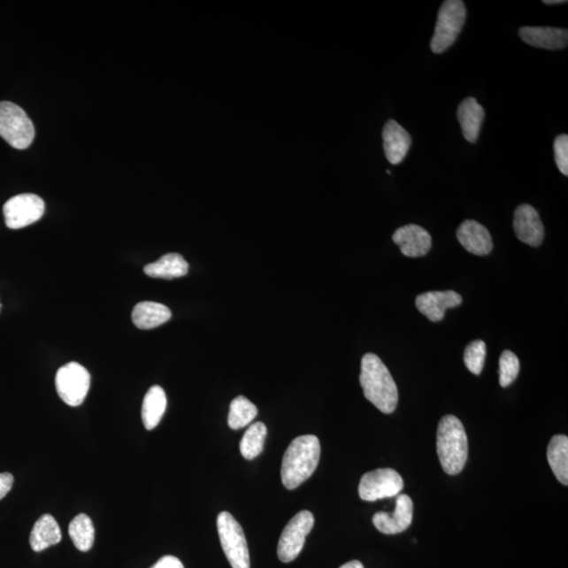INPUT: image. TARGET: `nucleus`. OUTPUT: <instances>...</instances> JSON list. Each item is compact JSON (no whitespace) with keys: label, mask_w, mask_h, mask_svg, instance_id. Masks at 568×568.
Listing matches in <instances>:
<instances>
[{"label":"nucleus","mask_w":568,"mask_h":568,"mask_svg":"<svg viewBox=\"0 0 568 568\" xmlns=\"http://www.w3.org/2000/svg\"><path fill=\"white\" fill-rule=\"evenodd\" d=\"M0 309H2V304H0Z\"/></svg>","instance_id":"34"},{"label":"nucleus","mask_w":568,"mask_h":568,"mask_svg":"<svg viewBox=\"0 0 568 568\" xmlns=\"http://www.w3.org/2000/svg\"><path fill=\"white\" fill-rule=\"evenodd\" d=\"M151 568H185L181 561L174 556H165L156 562Z\"/></svg>","instance_id":"31"},{"label":"nucleus","mask_w":568,"mask_h":568,"mask_svg":"<svg viewBox=\"0 0 568 568\" xmlns=\"http://www.w3.org/2000/svg\"><path fill=\"white\" fill-rule=\"evenodd\" d=\"M487 357V344L482 341L472 342L464 352V364L473 375H480Z\"/></svg>","instance_id":"28"},{"label":"nucleus","mask_w":568,"mask_h":568,"mask_svg":"<svg viewBox=\"0 0 568 568\" xmlns=\"http://www.w3.org/2000/svg\"><path fill=\"white\" fill-rule=\"evenodd\" d=\"M14 477L12 473H0V500L4 499L13 487Z\"/></svg>","instance_id":"30"},{"label":"nucleus","mask_w":568,"mask_h":568,"mask_svg":"<svg viewBox=\"0 0 568 568\" xmlns=\"http://www.w3.org/2000/svg\"><path fill=\"white\" fill-rule=\"evenodd\" d=\"M484 116L486 112L475 98H466L460 104L457 117H458L462 134L467 142L472 143L477 142Z\"/></svg>","instance_id":"18"},{"label":"nucleus","mask_w":568,"mask_h":568,"mask_svg":"<svg viewBox=\"0 0 568 568\" xmlns=\"http://www.w3.org/2000/svg\"><path fill=\"white\" fill-rule=\"evenodd\" d=\"M523 42L534 48L562 50L567 47L568 31L549 27H523L519 30Z\"/></svg>","instance_id":"17"},{"label":"nucleus","mask_w":568,"mask_h":568,"mask_svg":"<svg viewBox=\"0 0 568 568\" xmlns=\"http://www.w3.org/2000/svg\"><path fill=\"white\" fill-rule=\"evenodd\" d=\"M222 549L233 568H250L249 553L246 536L241 525L228 511L217 517Z\"/></svg>","instance_id":"6"},{"label":"nucleus","mask_w":568,"mask_h":568,"mask_svg":"<svg viewBox=\"0 0 568 568\" xmlns=\"http://www.w3.org/2000/svg\"><path fill=\"white\" fill-rule=\"evenodd\" d=\"M555 161L559 171L568 176V136L562 134L555 139L554 142Z\"/></svg>","instance_id":"29"},{"label":"nucleus","mask_w":568,"mask_h":568,"mask_svg":"<svg viewBox=\"0 0 568 568\" xmlns=\"http://www.w3.org/2000/svg\"><path fill=\"white\" fill-rule=\"evenodd\" d=\"M69 534L77 549L90 550L95 540V528L91 518L86 514L76 516L70 523Z\"/></svg>","instance_id":"24"},{"label":"nucleus","mask_w":568,"mask_h":568,"mask_svg":"<svg viewBox=\"0 0 568 568\" xmlns=\"http://www.w3.org/2000/svg\"><path fill=\"white\" fill-rule=\"evenodd\" d=\"M339 568H365V566L362 565L360 561L353 560V561L348 562V564H345Z\"/></svg>","instance_id":"32"},{"label":"nucleus","mask_w":568,"mask_h":568,"mask_svg":"<svg viewBox=\"0 0 568 568\" xmlns=\"http://www.w3.org/2000/svg\"><path fill=\"white\" fill-rule=\"evenodd\" d=\"M43 200L35 194H20L10 198L4 205L5 225L12 230L26 227L42 219Z\"/></svg>","instance_id":"10"},{"label":"nucleus","mask_w":568,"mask_h":568,"mask_svg":"<svg viewBox=\"0 0 568 568\" xmlns=\"http://www.w3.org/2000/svg\"><path fill=\"white\" fill-rule=\"evenodd\" d=\"M166 404L168 400L163 388L154 386L149 389L142 410L143 426L148 431L154 430L159 425L165 413Z\"/></svg>","instance_id":"21"},{"label":"nucleus","mask_w":568,"mask_h":568,"mask_svg":"<svg viewBox=\"0 0 568 568\" xmlns=\"http://www.w3.org/2000/svg\"><path fill=\"white\" fill-rule=\"evenodd\" d=\"M315 523L314 516L309 510L299 511L284 527L278 543V556L283 564L297 558L303 549L306 536Z\"/></svg>","instance_id":"8"},{"label":"nucleus","mask_w":568,"mask_h":568,"mask_svg":"<svg viewBox=\"0 0 568 568\" xmlns=\"http://www.w3.org/2000/svg\"><path fill=\"white\" fill-rule=\"evenodd\" d=\"M360 384L365 396L384 414H392L398 404L396 382L386 365L375 354H365L361 360Z\"/></svg>","instance_id":"1"},{"label":"nucleus","mask_w":568,"mask_h":568,"mask_svg":"<svg viewBox=\"0 0 568 568\" xmlns=\"http://www.w3.org/2000/svg\"><path fill=\"white\" fill-rule=\"evenodd\" d=\"M393 242L406 257L426 256L432 249V237L426 228L417 225L401 226L394 233Z\"/></svg>","instance_id":"13"},{"label":"nucleus","mask_w":568,"mask_h":568,"mask_svg":"<svg viewBox=\"0 0 568 568\" xmlns=\"http://www.w3.org/2000/svg\"><path fill=\"white\" fill-rule=\"evenodd\" d=\"M267 428L263 422H256L250 426L241 441L242 455L247 460H253L263 453Z\"/></svg>","instance_id":"25"},{"label":"nucleus","mask_w":568,"mask_h":568,"mask_svg":"<svg viewBox=\"0 0 568 568\" xmlns=\"http://www.w3.org/2000/svg\"><path fill=\"white\" fill-rule=\"evenodd\" d=\"M461 246L467 252L477 256H486L492 252L493 241L487 228L475 220H465L457 230Z\"/></svg>","instance_id":"15"},{"label":"nucleus","mask_w":568,"mask_h":568,"mask_svg":"<svg viewBox=\"0 0 568 568\" xmlns=\"http://www.w3.org/2000/svg\"><path fill=\"white\" fill-rule=\"evenodd\" d=\"M257 415L258 410L256 405L246 397L239 396L232 401L227 419L228 426L232 430H241L250 425Z\"/></svg>","instance_id":"26"},{"label":"nucleus","mask_w":568,"mask_h":568,"mask_svg":"<svg viewBox=\"0 0 568 568\" xmlns=\"http://www.w3.org/2000/svg\"><path fill=\"white\" fill-rule=\"evenodd\" d=\"M404 487L403 477L392 469H379L365 473L359 484V495L362 500L374 501L392 498Z\"/></svg>","instance_id":"9"},{"label":"nucleus","mask_w":568,"mask_h":568,"mask_svg":"<svg viewBox=\"0 0 568 568\" xmlns=\"http://www.w3.org/2000/svg\"><path fill=\"white\" fill-rule=\"evenodd\" d=\"M499 382L503 388H508L514 382L519 375L520 361L518 359L517 355L506 349L501 355L499 361Z\"/></svg>","instance_id":"27"},{"label":"nucleus","mask_w":568,"mask_h":568,"mask_svg":"<svg viewBox=\"0 0 568 568\" xmlns=\"http://www.w3.org/2000/svg\"><path fill=\"white\" fill-rule=\"evenodd\" d=\"M462 303V297L455 291H432L419 295L416 306L421 314L432 322L444 319L445 311Z\"/></svg>","instance_id":"14"},{"label":"nucleus","mask_w":568,"mask_h":568,"mask_svg":"<svg viewBox=\"0 0 568 568\" xmlns=\"http://www.w3.org/2000/svg\"><path fill=\"white\" fill-rule=\"evenodd\" d=\"M172 313L168 306L153 302H142L133 310L132 320L141 330H152L171 319Z\"/></svg>","instance_id":"19"},{"label":"nucleus","mask_w":568,"mask_h":568,"mask_svg":"<svg viewBox=\"0 0 568 568\" xmlns=\"http://www.w3.org/2000/svg\"><path fill=\"white\" fill-rule=\"evenodd\" d=\"M437 453L448 475H457L464 469L469 457V441L464 425L453 415L444 416L437 430Z\"/></svg>","instance_id":"3"},{"label":"nucleus","mask_w":568,"mask_h":568,"mask_svg":"<svg viewBox=\"0 0 568 568\" xmlns=\"http://www.w3.org/2000/svg\"><path fill=\"white\" fill-rule=\"evenodd\" d=\"M91 376L86 367L77 362L61 366L55 378L61 400L70 406H80L90 389Z\"/></svg>","instance_id":"7"},{"label":"nucleus","mask_w":568,"mask_h":568,"mask_svg":"<svg viewBox=\"0 0 568 568\" xmlns=\"http://www.w3.org/2000/svg\"><path fill=\"white\" fill-rule=\"evenodd\" d=\"M143 271L150 277L174 280L188 274V264L181 255L170 253L163 256L156 263L144 266Z\"/></svg>","instance_id":"22"},{"label":"nucleus","mask_w":568,"mask_h":568,"mask_svg":"<svg viewBox=\"0 0 568 568\" xmlns=\"http://www.w3.org/2000/svg\"><path fill=\"white\" fill-rule=\"evenodd\" d=\"M548 459L551 471L564 486L568 484V438L556 435L551 438L548 449Z\"/></svg>","instance_id":"23"},{"label":"nucleus","mask_w":568,"mask_h":568,"mask_svg":"<svg viewBox=\"0 0 568 568\" xmlns=\"http://www.w3.org/2000/svg\"><path fill=\"white\" fill-rule=\"evenodd\" d=\"M514 231L518 239L528 246H541L544 226L536 209L530 204H521L515 211Z\"/></svg>","instance_id":"11"},{"label":"nucleus","mask_w":568,"mask_h":568,"mask_svg":"<svg viewBox=\"0 0 568 568\" xmlns=\"http://www.w3.org/2000/svg\"><path fill=\"white\" fill-rule=\"evenodd\" d=\"M383 149L386 157L392 165L403 163L411 146L408 131L397 121L388 120L382 132Z\"/></svg>","instance_id":"16"},{"label":"nucleus","mask_w":568,"mask_h":568,"mask_svg":"<svg viewBox=\"0 0 568 568\" xmlns=\"http://www.w3.org/2000/svg\"><path fill=\"white\" fill-rule=\"evenodd\" d=\"M61 541V531L57 520L51 515H43L35 522L30 534V545L39 553Z\"/></svg>","instance_id":"20"},{"label":"nucleus","mask_w":568,"mask_h":568,"mask_svg":"<svg viewBox=\"0 0 568 568\" xmlns=\"http://www.w3.org/2000/svg\"><path fill=\"white\" fill-rule=\"evenodd\" d=\"M465 19V4L461 0H447L441 4L431 42L434 53L441 54L453 46L464 29Z\"/></svg>","instance_id":"4"},{"label":"nucleus","mask_w":568,"mask_h":568,"mask_svg":"<svg viewBox=\"0 0 568 568\" xmlns=\"http://www.w3.org/2000/svg\"><path fill=\"white\" fill-rule=\"evenodd\" d=\"M0 136L18 150L29 148L35 141V127L19 105L0 103Z\"/></svg>","instance_id":"5"},{"label":"nucleus","mask_w":568,"mask_h":568,"mask_svg":"<svg viewBox=\"0 0 568 568\" xmlns=\"http://www.w3.org/2000/svg\"><path fill=\"white\" fill-rule=\"evenodd\" d=\"M543 3L549 5L567 4L566 0H544Z\"/></svg>","instance_id":"33"},{"label":"nucleus","mask_w":568,"mask_h":568,"mask_svg":"<svg viewBox=\"0 0 568 568\" xmlns=\"http://www.w3.org/2000/svg\"><path fill=\"white\" fill-rule=\"evenodd\" d=\"M320 453V441L316 436L304 435L294 439L282 459L283 486L295 489L308 480L319 466Z\"/></svg>","instance_id":"2"},{"label":"nucleus","mask_w":568,"mask_h":568,"mask_svg":"<svg viewBox=\"0 0 568 568\" xmlns=\"http://www.w3.org/2000/svg\"><path fill=\"white\" fill-rule=\"evenodd\" d=\"M414 504L408 495H400L396 500L394 514L379 511L372 517V523L379 532L386 534L403 533L411 526L413 521Z\"/></svg>","instance_id":"12"}]
</instances>
